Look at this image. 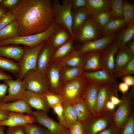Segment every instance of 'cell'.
<instances>
[{"instance_id":"obj_1","label":"cell","mask_w":134,"mask_h":134,"mask_svg":"<svg viewBox=\"0 0 134 134\" xmlns=\"http://www.w3.org/2000/svg\"><path fill=\"white\" fill-rule=\"evenodd\" d=\"M11 11L19 25L21 36L41 33L55 23L51 0H21Z\"/></svg>"},{"instance_id":"obj_2","label":"cell","mask_w":134,"mask_h":134,"mask_svg":"<svg viewBox=\"0 0 134 134\" xmlns=\"http://www.w3.org/2000/svg\"><path fill=\"white\" fill-rule=\"evenodd\" d=\"M63 27L62 25L55 23L46 31L39 33L20 36L0 41V46L22 45L31 48H34L42 42L47 41L51 36Z\"/></svg>"},{"instance_id":"obj_3","label":"cell","mask_w":134,"mask_h":134,"mask_svg":"<svg viewBox=\"0 0 134 134\" xmlns=\"http://www.w3.org/2000/svg\"><path fill=\"white\" fill-rule=\"evenodd\" d=\"M72 0H63L61 4L59 1H52L54 14L55 23L63 26L68 31L73 39H76L72 30Z\"/></svg>"},{"instance_id":"obj_4","label":"cell","mask_w":134,"mask_h":134,"mask_svg":"<svg viewBox=\"0 0 134 134\" xmlns=\"http://www.w3.org/2000/svg\"><path fill=\"white\" fill-rule=\"evenodd\" d=\"M113 112L104 109L99 115H91L82 122L85 134H97L112 125L114 123Z\"/></svg>"},{"instance_id":"obj_5","label":"cell","mask_w":134,"mask_h":134,"mask_svg":"<svg viewBox=\"0 0 134 134\" xmlns=\"http://www.w3.org/2000/svg\"><path fill=\"white\" fill-rule=\"evenodd\" d=\"M46 41H44L36 47L31 48L24 46L25 51L22 58L19 63L20 70L16 76L17 78L22 80L25 74L29 71L36 70L38 57L39 53Z\"/></svg>"},{"instance_id":"obj_6","label":"cell","mask_w":134,"mask_h":134,"mask_svg":"<svg viewBox=\"0 0 134 134\" xmlns=\"http://www.w3.org/2000/svg\"><path fill=\"white\" fill-rule=\"evenodd\" d=\"M134 88L123 94L117 110L113 113L114 123L120 130L126 122L133 107Z\"/></svg>"},{"instance_id":"obj_7","label":"cell","mask_w":134,"mask_h":134,"mask_svg":"<svg viewBox=\"0 0 134 134\" xmlns=\"http://www.w3.org/2000/svg\"><path fill=\"white\" fill-rule=\"evenodd\" d=\"M86 83L81 76L63 83L59 94L64 101L73 104L81 98Z\"/></svg>"},{"instance_id":"obj_8","label":"cell","mask_w":134,"mask_h":134,"mask_svg":"<svg viewBox=\"0 0 134 134\" xmlns=\"http://www.w3.org/2000/svg\"><path fill=\"white\" fill-rule=\"evenodd\" d=\"M26 90L43 94L49 90L48 81L46 74L36 70L28 72L24 77Z\"/></svg>"},{"instance_id":"obj_9","label":"cell","mask_w":134,"mask_h":134,"mask_svg":"<svg viewBox=\"0 0 134 134\" xmlns=\"http://www.w3.org/2000/svg\"><path fill=\"white\" fill-rule=\"evenodd\" d=\"M101 30L93 18H88L75 34V36L76 39L81 42L94 40L100 38L102 35Z\"/></svg>"},{"instance_id":"obj_10","label":"cell","mask_w":134,"mask_h":134,"mask_svg":"<svg viewBox=\"0 0 134 134\" xmlns=\"http://www.w3.org/2000/svg\"><path fill=\"white\" fill-rule=\"evenodd\" d=\"M32 115L37 123L46 128L51 134H67L70 132L69 129L50 118L47 112L36 110L33 112Z\"/></svg>"},{"instance_id":"obj_11","label":"cell","mask_w":134,"mask_h":134,"mask_svg":"<svg viewBox=\"0 0 134 134\" xmlns=\"http://www.w3.org/2000/svg\"><path fill=\"white\" fill-rule=\"evenodd\" d=\"M4 83L8 86V94L4 97L2 103L10 102L21 99L26 90L23 80L17 78L4 80Z\"/></svg>"},{"instance_id":"obj_12","label":"cell","mask_w":134,"mask_h":134,"mask_svg":"<svg viewBox=\"0 0 134 134\" xmlns=\"http://www.w3.org/2000/svg\"><path fill=\"white\" fill-rule=\"evenodd\" d=\"M117 82L101 85L98 94L96 104L97 115H100L104 109L107 102L112 96L118 97Z\"/></svg>"},{"instance_id":"obj_13","label":"cell","mask_w":134,"mask_h":134,"mask_svg":"<svg viewBox=\"0 0 134 134\" xmlns=\"http://www.w3.org/2000/svg\"><path fill=\"white\" fill-rule=\"evenodd\" d=\"M62 69L57 62H51L46 74L49 91L59 94L63 83L61 77Z\"/></svg>"},{"instance_id":"obj_14","label":"cell","mask_w":134,"mask_h":134,"mask_svg":"<svg viewBox=\"0 0 134 134\" xmlns=\"http://www.w3.org/2000/svg\"><path fill=\"white\" fill-rule=\"evenodd\" d=\"M134 58V55L126 46L118 48L115 56L114 67L113 75L117 79L122 77L124 68Z\"/></svg>"},{"instance_id":"obj_15","label":"cell","mask_w":134,"mask_h":134,"mask_svg":"<svg viewBox=\"0 0 134 134\" xmlns=\"http://www.w3.org/2000/svg\"><path fill=\"white\" fill-rule=\"evenodd\" d=\"M100 85L87 82L81 97L87 104L92 115H97L96 108L98 94Z\"/></svg>"},{"instance_id":"obj_16","label":"cell","mask_w":134,"mask_h":134,"mask_svg":"<svg viewBox=\"0 0 134 134\" xmlns=\"http://www.w3.org/2000/svg\"><path fill=\"white\" fill-rule=\"evenodd\" d=\"M116 38V35L114 34L84 42L79 50L84 53L92 51H102L114 42Z\"/></svg>"},{"instance_id":"obj_17","label":"cell","mask_w":134,"mask_h":134,"mask_svg":"<svg viewBox=\"0 0 134 134\" xmlns=\"http://www.w3.org/2000/svg\"><path fill=\"white\" fill-rule=\"evenodd\" d=\"M82 76L86 81L100 85L117 82V78L103 69L91 72L83 71Z\"/></svg>"},{"instance_id":"obj_18","label":"cell","mask_w":134,"mask_h":134,"mask_svg":"<svg viewBox=\"0 0 134 134\" xmlns=\"http://www.w3.org/2000/svg\"><path fill=\"white\" fill-rule=\"evenodd\" d=\"M22 99L27 103L32 108H34L36 110L47 112L50 108L43 94L26 90Z\"/></svg>"},{"instance_id":"obj_19","label":"cell","mask_w":134,"mask_h":134,"mask_svg":"<svg viewBox=\"0 0 134 134\" xmlns=\"http://www.w3.org/2000/svg\"><path fill=\"white\" fill-rule=\"evenodd\" d=\"M31 123H37V120L33 115H25L9 112L8 117L0 121V126L14 127L23 126Z\"/></svg>"},{"instance_id":"obj_20","label":"cell","mask_w":134,"mask_h":134,"mask_svg":"<svg viewBox=\"0 0 134 134\" xmlns=\"http://www.w3.org/2000/svg\"><path fill=\"white\" fill-rule=\"evenodd\" d=\"M55 50L53 47L47 42L38 55L36 70L46 74L51 63L52 57Z\"/></svg>"},{"instance_id":"obj_21","label":"cell","mask_w":134,"mask_h":134,"mask_svg":"<svg viewBox=\"0 0 134 134\" xmlns=\"http://www.w3.org/2000/svg\"><path fill=\"white\" fill-rule=\"evenodd\" d=\"M118 47L114 42L102 51L101 58L102 68L113 75L114 67V58Z\"/></svg>"},{"instance_id":"obj_22","label":"cell","mask_w":134,"mask_h":134,"mask_svg":"<svg viewBox=\"0 0 134 134\" xmlns=\"http://www.w3.org/2000/svg\"><path fill=\"white\" fill-rule=\"evenodd\" d=\"M56 62L62 68L67 67L83 68L85 62V53L81 52L79 50L73 49L66 56Z\"/></svg>"},{"instance_id":"obj_23","label":"cell","mask_w":134,"mask_h":134,"mask_svg":"<svg viewBox=\"0 0 134 134\" xmlns=\"http://www.w3.org/2000/svg\"><path fill=\"white\" fill-rule=\"evenodd\" d=\"M32 108L21 99L12 102L3 103L0 105V110L23 114L32 115Z\"/></svg>"},{"instance_id":"obj_24","label":"cell","mask_w":134,"mask_h":134,"mask_svg":"<svg viewBox=\"0 0 134 134\" xmlns=\"http://www.w3.org/2000/svg\"><path fill=\"white\" fill-rule=\"evenodd\" d=\"M102 51L85 53V62L83 67L84 71L91 72L102 69L101 58Z\"/></svg>"},{"instance_id":"obj_25","label":"cell","mask_w":134,"mask_h":134,"mask_svg":"<svg viewBox=\"0 0 134 134\" xmlns=\"http://www.w3.org/2000/svg\"><path fill=\"white\" fill-rule=\"evenodd\" d=\"M25 51L24 47L16 44L0 46V56L12 59L17 63L21 61Z\"/></svg>"},{"instance_id":"obj_26","label":"cell","mask_w":134,"mask_h":134,"mask_svg":"<svg viewBox=\"0 0 134 134\" xmlns=\"http://www.w3.org/2000/svg\"><path fill=\"white\" fill-rule=\"evenodd\" d=\"M87 1L85 8L90 15L93 17L111 10L110 0H87Z\"/></svg>"},{"instance_id":"obj_27","label":"cell","mask_w":134,"mask_h":134,"mask_svg":"<svg viewBox=\"0 0 134 134\" xmlns=\"http://www.w3.org/2000/svg\"><path fill=\"white\" fill-rule=\"evenodd\" d=\"M72 39L70 33L64 27L51 36L47 41L56 50L70 39Z\"/></svg>"},{"instance_id":"obj_28","label":"cell","mask_w":134,"mask_h":134,"mask_svg":"<svg viewBox=\"0 0 134 134\" xmlns=\"http://www.w3.org/2000/svg\"><path fill=\"white\" fill-rule=\"evenodd\" d=\"M74 9L73 13H72V27L73 33L75 35V34L88 18L90 14L85 7H82Z\"/></svg>"},{"instance_id":"obj_29","label":"cell","mask_w":134,"mask_h":134,"mask_svg":"<svg viewBox=\"0 0 134 134\" xmlns=\"http://www.w3.org/2000/svg\"><path fill=\"white\" fill-rule=\"evenodd\" d=\"M134 36V23L127 25L124 28L116 38L114 42L118 48H121L126 46L127 43L133 40Z\"/></svg>"},{"instance_id":"obj_30","label":"cell","mask_w":134,"mask_h":134,"mask_svg":"<svg viewBox=\"0 0 134 134\" xmlns=\"http://www.w3.org/2000/svg\"><path fill=\"white\" fill-rule=\"evenodd\" d=\"M127 26V23L124 19L117 18L110 21L102 29L103 36L114 34L115 33Z\"/></svg>"},{"instance_id":"obj_31","label":"cell","mask_w":134,"mask_h":134,"mask_svg":"<svg viewBox=\"0 0 134 134\" xmlns=\"http://www.w3.org/2000/svg\"><path fill=\"white\" fill-rule=\"evenodd\" d=\"M73 105L78 121L82 123L92 115L87 104L81 97Z\"/></svg>"},{"instance_id":"obj_32","label":"cell","mask_w":134,"mask_h":134,"mask_svg":"<svg viewBox=\"0 0 134 134\" xmlns=\"http://www.w3.org/2000/svg\"><path fill=\"white\" fill-rule=\"evenodd\" d=\"M20 36L19 25L16 20L0 31V41Z\"/></svg>"},{"instance_id":"obj_33","label":"cell","mask_w":134,"mask_h":134,"mask_svg":"<svg viewBox=\"0 0 134 134\" xmlns=\"http://www.w3.org/2000/svg\"><path fill=\"white\" fill-rule=\"evenodd\" d=\"M65 120L69 129L78 120L72 104L64 101L62 103Z\"/></svg>"},{"instance_id":"obj_34","label":"cell","mask_w":134,"mask_h":134,"mask_svg":"<svg viewBox=\"0 0 134 134\" xmlns=\"http://www.w3.org/2000/svg\"><path fill=\"white\" fill-rule=\"evenodd\" d=\"M81 67H65L62 68L61 77L63 83L82 76L83 72Z\"/></svg>"},{"instance_id":"obj_35","label":"cell","mask_w":134,"mask_h":134,"mask_svg":"<svg viewBox=\"0 0 134 134\" xmlns=\"http://www.w3.org/2000/svg\"><path fill=\"white\" fill-rule=\"evenodd\" d=\"M73 41L70 39L56 50L52 55L51 62L58 61L73 50Z\"/></svg>"},{"instance_id":"obj_36","label":"cell","mask_w":134,"mask_h":134,"mask_svg":"<svg viewBox=\"0 0 134 134\" xmlns=\"http://www.w3.org/2000/svg\"><path fill=\"white\" fill-rule=\"evenodd\" d=\"M0 69L16 76L19 72L20 67L19 63L13 60L0 56Z\"/></svg>"},{"instance_id":"obj_37","label":"cell","mask_w":134,"mask_h":134,"mask_svg":"<svg viewBox=\"0 0 134 134\" xmlns=\"http://www.w3.org/2000/svg\"><path fill=\"white\" fill-rule=\"evenodd\" d=\"M123 19L127 26L134 23V5L126 0H123Z\"/></svg>"},{"instance_id":"obj_38","label":"cell","mask_w":134,"mask_h":134,"mask_svg":"<svg viewBox=\"0 0 134 134\" xmlns=\"http://www.w3.org/2000/svg\"><path fill=\"white\" fill-rule=\"evenodd\" d=\"M110 11L113 19H123V0H110Z\"/></svg>"},{"instance_id":"obj_39","label":"cell","mask_w":134,"mask_h":134,"mask_svg":"<svg viewBox=\"0 0 134 134\" xmlns=\"http://www.w3.org/2000/svg\"><path fill=\"white\" fill-rule=\"evenodd\" d=\"M26 134H51L46 128L41 125L29 123L23 126Z\"/></svg>"},{"instance_id":"obj_40","label":"cell","mask_w":134,"mask_h":134,"mask_svg":"<svg viewBox=\"0 0 134 134\" xmlns=\"http://www.w3.org/2000/svg\"><path fill=\"white\" fill-rule=\"evenodd\" d=\"M43 94L50 108H52L58 104L62 103L64 101L62 97L60 94L54 93L49 90Z\"/></svg>"},{"instance_id":"obj_41","label":"cell","mask_w":134,"mask_h":134,"mask_svg":"<svg viewBox=\"0 0 134 134\" xmlns=\"http://www.w3.org/2000/svg\"><path fill=\"white\" fill-rule=\"evenodd\" d=\"M93 18L101 29L110 21L113 19L110 11L97 14L93 17Z\"/></svg>"},{"instance_id":"obj_42","label":"cell","mask_w":134,"mask_h":134,"mask_svg":"<svg viewBox=\"0 0 134 134\" xmlns=\"http://www.w3.org/2000/svg\"><path fill=\"white\" fill-rule=\"evenodd\" d=\"M120 130H121V131L120 134H134V116L133 111H132L126 122Z\"/></svg>"},{"instance_id":"obj_43","label":"cell","mask_w":134,"mask_h":134,"mask_svg":"<svg viewBox=\"0 0 134 134\" xmlns=\"http://www.w3.org/2000/svg\"><path fill=\"white\" fill-rule=\"evenodd\" d=\"M15 20V17L11 10H9L0 18V31Z\"/></svg>"},{"instance_id":"obj_44","label":"cell","mask_w":134,"mask_h":134,"mask_svg":"<svg viewBox=\"0 0 134 134\" xmlns=\"http://www.w3.org/2000/svg\"><path fill=\"white\" fill-rule=\"evenodd\" d=\"M51 108L54 112L57 115L59 123L67 128L65 120L62 103L58 104Z\"/></svg>"},{"instance_id":"obj_45","label":"cell","mask_w":134,"mask_h":134,"mask_svg":"<svg viewBox=\"0 0 134 134\" xmlns=\"http://www.w3.org/2000/svg\"><path fill=\"white\" fill-rule=\"evenodd\" d=\"M69 129L70 132L72 134H85L82 123L78 120Z\"/></svg>"},{"instance_id":"obj_46","label":"cell","mask_w":134,"mask_h":134,"mask_svg":"<svg viewBox=\"0 0 134 134\" xmlns=\"http://www.w3.org/2000/svg\"><path fill=\"white\" fill-rule=\"evenodd\" d=\"M21 0H3L1 6L12 10L20 3Z\"/></svg>"},{"instance_id":"obj_47","label":"cell","mask_w":134,"mask_h":134,"mask_svg":"<svg viewBox=\"0 0 134 134\" xmlns=\"http://www.w3.org/2000/svg\"><path fill=\"white\" fill-rule=\"evenodd\" d=\"M5 134H26L23 126L8 127Z\"/></svg>"},{"instance_id":"obj_48","label":"cell","mask_w":134,"mask_h":134,"mask_svg":"<svg viewBox=\"0 0 134 134\" xmlns=\"http://www.w3.org/2000/svg\"><path fill=\"white\" fill-rule=\"evenodd\" d=\"M134 73V58L128 63L124 68L122 77L126 75H131Z\"/></svg>"},{"instance_id":"obj_49","label":"cell","mask_w":134,"mask_h":134,"mask_svg":"<svg viewBox=\"0 0 134 134\" xmlns=\"http://www.w3.org/2000/svg\"><path fill=\"white\" fill-rule=\"evenodd\" d=\"M119 131L120 130L114 123L112 125L97 134H119Z\"/></svg>"},{"instance_id":"obj_50","label":"cell","mask_w":134,"mask_h":134,"mask_svg":"<svg viewBox=\"0 0 134 134\" xmlns=\"http://www.w3.org/2000/svg\"><path fill=\"white\" fill-rule=\"evenodd\" d=\"M87 0H72V9H75L82 7H85Z\"/></svg>"},{"instance_id":"obj_51","label":"cell","mask_w":134,"mask_h":134,"mask_svg":"<svg viewBox=\"0 0 134 134\" xmlns=\"http://www.w3.org/2000/svg\"><path fill=\"white\" fill-rule=\"evenodd\" d=\"M8 86L4 82L0 84V105L2 103L3 99L6 95Z\"/></svg>"},{"instance_id":"obj_52","label":"cell","mask_w":134,"mask_h":134,"mask_svg":"<svg viewBox=\"0 0 134 134\" xmlns=\"http://www.w3.org/2000/svg\"><path fill=\"white\" fill-rule=\"evenodd\" d=\"M122 80L123 82L127 84L129 87L134 85V77L131 75H126L122 76Z\"/></svg>"},{"instance_id":"obj_53","label":"cell","mask_w":134,"mask_h":134,"mask_svg":"<svg viewBox=\"0 0 134 134\" xmlns=\"http://www.w3.org/2000/svg\"><path fill=\"white\" fill-rule=\"evenodd\" d=\"M118 90L123 95L127 92L129 89V86L124 82H120L117 85Z\"/></svg>"},{"instance_id":"obj_54","label":"cell","mask_w":134,"mask_h":134,"mask_svg":"<svg viewBox=\"0 0 134 134\" xmlns=\"http://www.w3.org/2000/svg\"><path fill=\"white\" fill-rule=\"evenodd\" d=\"M116 106L110 100L106 103L104 109L107 111L111 112H113L115 109Z\"/></svg>"},{"instance_id":"obj_55","label":"cell","mask_w":134,"mask_h":134,"mask_svg":"<svg viewBox=\"0 0 134 134\" xmlns=\"http://www.w3.org/2000/svg\"><path fill=\"white\" fill-rule=\"evenodd\" d=\"M13 79L10 75L6 73L3 70L0 69V81H4L8 79Z\"/></svg>"},{"instance_id":"obj_56","label":"cell","mask_w":134,"mask_h":134,"mask_svg":"<svg viewBox=\"0 0 134 134\" xmlns=\"http://www.w3.org/2000/svg\"><path fill=\"white\" fill-rule=\"evenodd\" d=\"M110 100L116 106L118 105L121 101L118 97L115 96H112L110 98Z\"/></svg>"},{"instance_id":"obj_57","label":"cell","mask_w":134,"mask_h":134,"mask_svg":"<svg viewBox=\"0 0 134 134\" xmlns=\"http://www.w3.org/2000/svg\"><path fill=\"white\" fill-rule=\"evenodd\" d=\"M9 111L0 110V121L7 118L8 117Z\"/></svg>"},{"instance_id":"obj_58","label":"cell","mask_w":134,"mask_h":134,"mask_svg":"<svg viewBox=\"0 0 134 134\" xmlns=\"http://www.w3.org/2000/svg\"><path fill=\"white\" fill-rule=\"evenodd\" d=\"M126 46L131 52L134 55V41L132 40L126 44Z\"/></svg>"},{"instance_id":"obj_59","label":"cell","mask_w":134,"mask_h":134,"mask_svg":"<svg viewBox=\"0 0 134 134\" xmlns=\"http://www.w3.org/2000/svg\"><path fill=\"white\" fill-rule=\"evenodd\" d=\"M9 10H10L0 6V18L4 14Z\"/></svg>"},{"instance_id":"obj_60","label":"cell","mask_w":134,"mask_h":134,"mask_svg":"<svg viewBox=\"0 0 134 134\" xmlns=\"http://www.w3.org/2000/svg\"><path fill=\"white\" fill-rule=\"evenodd\" d=\"M4 126H0V134H5L4 132Z\"/></svg>"},{"instance_id":"obj_61","label":"cell","mask_w":134,"mask_h":134,"mask_svg":"<svg viewBox=\"0 0 134 134\" xmlns=\"http://www.w3.org/2000/svg\"><path fill=\"white\" fill-rule=\"evenodd\" d=\"M3 1V0H0V5L2 3Z\"/></svg>"},{"instance_id":"obj_62","label":"cell","mask_w":134,"mask_h":134,"mask_svg":"<svg viewBox=\"0 0 134 134\" xmlns=\"http://www.w3.org/2000/svg\"><path fill=\"white\" fill-rule=\"evenodd\" d=\"M72 134V133H70V132H69V133H68V134Z\"/></svg>"}]
</instances>
